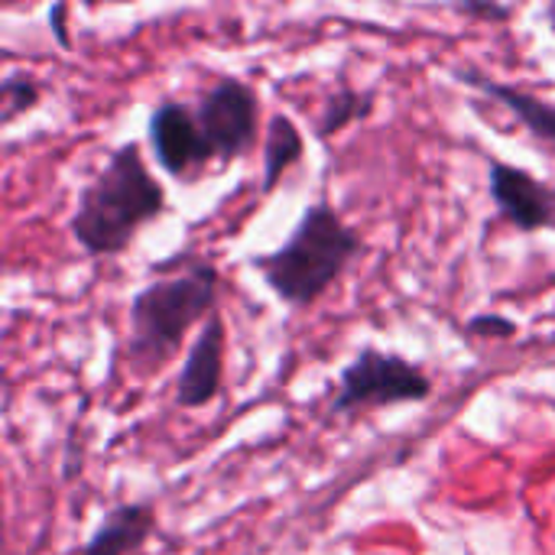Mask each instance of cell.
<instances>
[{
	"label": "cell",
	"instance_id": "obj_1",
	"mask_svg": "<svg viewBox=\"0 0 555 555\" xmlns=\"http://www.w3.org/2000/svg\"><path fill=\"white\" fill-rule=\"evenodd\" d=\"M127 306V371L137 377L159 374L182 348L185 335L218 312L221 273L211 257L172 254L153 267Z\"/></svg>",
	"mask_w": 555,
	"mask_h": 555
},
{
	"label": "cell",
	"instance_id": "obj_2",
	"mask_svg": "<svg viewBox=\"0 0 555 555\" xmlns=\"http://www.w3.org/2000/svg\"><path fill=\"white\" fill-rule=\"evenodd\" d=\"M166 208V189L150 172L140 143L127 140L107 153V163L78 192L68 234L88 257H117Z\"/></svg>",
	"mask_w": 555,
	"mask_h": 555
},
{
	"label": "cell",
	"instance_id": "obj_3",
	"mask_svg": "<svg viewBox=\"0 0 555 555\" xmlns=\"http://www.w3.org/2000/svg\"><path fill=\"white\" fill-rule=\"evenodd\" d=\"M364 237L328 202L306 205L289 237L267 254L250 257L267 289L289 309H309L319 302L358 260Z\"/></svg>",
	"mask_w": 555,
	"mask_h": 555
},
{
	"label": "cell",
	"instance_id": "obj_4",
	"mask_svg": "<svg viewBox=\"0 0 555 555\" xmlns=\"http://www.w3.org/2000/svg\"><path fill=\"white\" fill-rule=\"evenodd\" d=\"M433 397V377L410 358L364 345L338 377L332 416L374 413L403 403H426Z\"/></svg>",
	"mask_w": 555,
	"mask_h": 555
},
{
	"label": "cell",
	"instance_id": "obj_5",
	"mask_svg": "<svg viewBox=\"0 0 555 555\" xmlns=\"http://www.w3.org/2000/svg\"><path fill=\"white\" fill-rule=\"evenodd\" d=\"M202 133L221 163H234L254 150L260 133V98L257 91L234 75H221L208 85L195 104Z\"/></svg>",
	"mask_w": 555,
	"mask_h": 555
},
{
	"label": "cell",
	"instance_id": "obj_6",
	"mask_svg": "<svg viewBox=\"0 0 555 555\" xmlns=\"http://www.w3.org/2000/svg\"><path fill=\"white\" fill-rule=\"evenodd\" d=\"M146 140H150L156 166L166 176L182 179V182L195 179L215 159L205 133H202V124L195 117V107H189L185 101H176V98H166L150 111Z\"/></svg>",
	"mask_w": 555,
	"mask_h": 555
},
{
	"label": "cell",
	"instance_id": "obj_7",
	"mask_svg": "<svg viewBox=\"0 0 555 555\" xmlns=\"http://www.w3.org/2000/svg\"><path fill=\"white\" fill-rule=\"evenodd\" d=\"M488 192L498 211L524 234L555 228V189L540 182L530 169L488 159Z\"/></svg>",
	"mask_w": 555,
	"mask_h": 555
},
{
	"label": "cell",
	"instance_id": "obj_8",
	"mask_svg": "<svg viewBox=\"0 0 555 555\" xmlns=\"http://www.w3.org/2000/svg\"><path fill=\"white\" fill-rule=\"evenodd\" d=\"M224 387V319L215 312L195 335L185 351L179 380H176V406L179 410H205L218 400Z\"/></svg>",
	"mask_w": 555,
	"mask_h": 555
},
{
	"label": "cell",
	"instance_id": "obj_9",
	"mask_svg": "<svg viewBox=\"0 0 555 555\" xmlns=\"http://www.w3.org/2000/svg\"><path fill=\"white\" fill-rule=\"evenodd\" d=\"M455 78L478 88L481 94H488L491 101H498L501 107H507L540 143H546L555 153V104L553 101H543L517 85H504V81H494L491 75H485L481 68L475 65H459L455 68Z\"/></svg>",
	"mask_w": 555,
	"mask_h": 555
},
{
	"label": "cell",
	"instance_id": "obj_10",
	"mask_svg": "<svg viewBox=\"0 0 555 555\" xmlns=\"http://www.w3.org/2000/svg\"><path fill=\"white\" fill-rule=\"evenodd\" d=\"M156 533V511L146 501L111 507L78 555H130Z\"/></svg>",
	"mask_w": 555,
	"mask_h": 555
},
{
	"label": "cell",
	"instance_id": "obj_11",
	"mask_svg": "<svg viewBox=\"0 0 555 555\" xmlns=\"http://www.w3.org/2000/svg\"><path fill=\"white\" fill-rule=\"evenodd\" d=\"M306 153V140L299 124L289 114H273L263 133V176H260V192L270 195L280 179L302 163Z\"/></svg>",
	"mask_w": 555,
	"mask_h": 555
},
{
	"label": "cell",
	"instance_id": "obj_12",
	"mask_svg": "<svg viewBox=\"0 0 555 555\" xmlns=\"http://www.w3.org/2000/svg\"><path fill=\"white\" fill-rule=\"evenodd\" d=\"M371 111H374V94H371V91H358V88H351V85H341V88L328 98V104L322 107L319 137L328 140V137H335L338 130H345L348 124L367 117Z\"/></svg>",
	"mask_w": 555,
	"mask_h": 555
},
{
	"label": "cell",
	"instance_id": "obj_13",
	"mask_svg": "<svg viewBox=\"0 0 555 555\" xmlns=\"http://www.w3.org/2000/svg\"><path fill=\"white\" fill-rule=\"evenodd\" d=\"M39 98H42V88L36 85V78H29V75H7L3 78V85H0V104H3V111H0V120L3 124H10V120H16L20 114H26V111H33L36 104H39Z\"/></svg>",
	"mask_w": 555,
	"mask_h": 555
},
{
	"label": "cell",
	"instance_id": "obj_14",
	"mask_svg": "<svg viewBox=\"0 0 555 555\" xmlns=\"http://www.w3.org/2000/svg\"><path fill=\"white\" fill-rule=\"evenodd\" d=\"M468 338H514L517 335V322L501 315V312H478L468 319L465 325Z\"/></svg>",
	"mask_w": 555,
	"mask_h": 555
},
{
	"label": "cell",
	"instance_id": "obj_15",
	"mask_svg": "<svg viewBox=\"0 0 555 555\" xmlns=\"http://www.w3.org/2000/svg\"><path fill=\"white\" fill-rule=\"evenodd\" d=\"M452 10H455V13H462V16H468V20H485V23H507V20L514 16V7H501V3H478V0H472V3H455Z\"/></svg>",
	"mask_w": 555,
	"mask_h": 555
},
{
	"label": "cell",
	"instance_id": "obj_16",
	"mask_svg": "<svg viewBox=\"0 0 555 555\" xmlns=\"http://www.w3.org/2000/svg\"><path fill=\"white\" fill-rule=\"evenodd\" d=\"M65 16H68V7L65 3H55L49 10V29L55 33L59 46H68V33H65Z\"/></svg>",
	"mask_w": 555,
	"mask_h": 555
}]
</instances>
